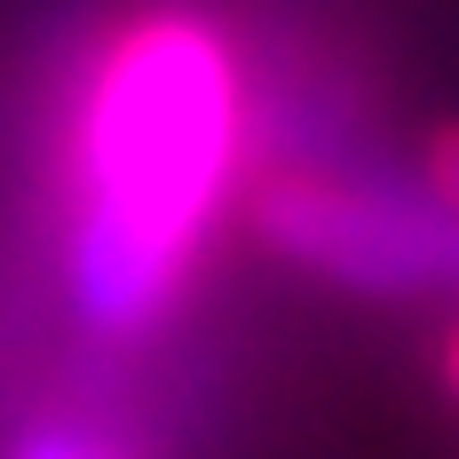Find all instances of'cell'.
Returning a JSON list of instances; mask_svg holds the SVG:
<instances>
[{
  "instance_id": "cell-1",
  "label": "cell",
  "mask_w": 459,
  "mask_h": 459,
  "mask_svg": "<svg viewBox=\"0 0 459 459\" xmlns=\"http://www.w3.org/2000/svg\"><path fill=\"white\" fill-rule=\"evenodd\" d=\"M246 95L222 32L183 8H151L95 56L72 111V222L64 285L95 333H143L183 293L190 246L206 238L238 175Z\"/></svg>"
},
{
  "instance_id": "cell-2",
  "label": "cell",
  "mask_w": 459,
  "mask_h": 459,
  "mask_svg": "<svg viewBox=\"0 0 459 459\" xmlns=\"http://www.w3.org/2000/svg\"><path fill=\"white\" fill-rule=\"evenodd\" d=\"M262 246L349 293H420L459 262V222L436 198L372 190L341 175H277L254 198Z\"/></svg>"
},
{
  "instance_id": "cell-3",
  "label": "cell",
  "mask_w": 459,
  "mask_h": 459,
  "mask_svg": "<svg viewBox=\"0 0 459 459\" xmlns=\"http://www.w3.org/2000/svg\"><path fill=\"white\" fill-rule=\"evenodd\" d=\"M8 459H119V452L95 444V436H80V428H40V436H24Z\"/></svg>"
},
{
  "instance_id": "cell-4",
  "label": "cell",
  "mask_w": 459,
  "mask_h": 459,
  "mask_svg": "<svg viewBox=\"0 0 459 459\" xmlns=\"http://www.w3.org/2000/svg\"><path fill=\"white\" fill-rule=\"evenodd\" d=\"M428 198L459 222V127H444V135L428 143Z\"/></svg>"
},
{
  "instance_id": "cell-5",
  "label": "cell",
  "mask_w": 459,
  "mask_h": 459,
  "mask_svg": "<svg viewBox=\"0 0 459 459\" xmlns=\"http://www.w3.org/2000/svg\"><path fill=\"white\" fill-rule=\"evenodd\" d=\"M452 372H459V357H452Z\"/></svg>"
}]
</instances>
